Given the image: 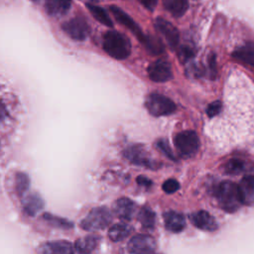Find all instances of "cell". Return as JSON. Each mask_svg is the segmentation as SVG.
<instances>
[{
  "label": "cell",
  "instance_id": "1",
  "mask_svg": "<svg viewBox=\"0 0 254 254\" xmlns=\"http://www.w3.org/2000/svg\"><path fill=\"white\" fill-rule=\"evenodd\" d=\"M102 47L103 50L115 60H125L131 53L129 39L117 31H108L104 34Z\"/></svg>",
  "mask_w": 254,
  "mask_h": 254
},
{
  "label": "cell",
  "instance_id": "2",
  "mask_svg": "<svg viewBox=\"0 0 254 254\" xmlns=\"http://www.w3.org/2000/svg\"><path fill=\"white\" fill-rule=\"evenodd\" d=\"M216 197L220 207L226 212H235L241 206L242 200L240 197L238 185L225 181L222 182L216 191Z\"/></svg>",
  "mask_w": 254,
  "mask_h": 254
},
{
  "label": "cell",
  "instance_id": "3",
  "mask_svg": "<svg viewBox=\"0 0 254 254\" xmlns=\"http://www.w3.org/2000/svg\"><path fill=\"white\" fill-rule=\"evenodd\" d=\"M112 220L111 212L105 206H99L91 209L81 220L80 227L87 231H96L106 228Z\"/></svg>",
  "mask_w": 254,
  "mask_h": 254
},
{
  "label": "cell",
  "instance_id": "4",
  "mask_svg": "<svg viewBox=\"0 0 254 254\" xmlns=\"http://www.w3.org/2000/svg\"><path fill=\"white\" fill-rule=\"evenodd\" d=\"M145 106L149 113L153 116H166L175 112L176 104L169 97L159 94L151 93L147 96Z\"/></svg>",
  "mask_w": 254,
  "mask_h": 254
},
{
  "label": "cell",
  "instance_id": "5",
  "mask_svg": "<svg viewBox=\"0 0 254 254\" xmlns=\"http://www.w3.org/2000/svg\"><path fill=\"white\" fill-rule=\"evenodd\" d=\"M124 157L132 164L148 169H156L157 162L152 158L148 150L142 145H131L123 151Z\"/></svg>",
  "mask_w": 254,
  "mask_h": 254
},
{
  "label": "cell",
  "instance_id": "6",
  "mask_svg": "<svg viewBox=\"0 0 254 254\" xmlns=\"http://www.w3.org/2000/svg\"><path fill=\"white\" fill-rule=\"evenodd\" d=\"M175 145L183 157L190 158L196 153L199 146V140L194 131L187 130L176 135Z\"/></svg>",
  "mask_w": 254,
  "mask_h": 254
},
{
  "label": "cell",
  "instance_id": "7",
  "mask_svg": "<svg viewBox=\"0 0 254 254\" xmlns=\"http://www.w3.org/2000/svg\"><path fill=\"white\" fill-rule=\"evenodd\" d=\"M63 31L74 41H84L90 33L86 20L82 17H74L62 24Z\"/></svg>",
  "mask_w": 254,
  "mask_h": 254
},
{
  "label": "cell",
  "instance_id": "8",
  "mask_svg": "<svg viewBox=\"0 0 254 254\" xmlns=\"http://www.w3.org/2000/svg\"><path fill=\"white\" fill-rule=\"evenodd\" d=\"M127 248L130 253L147 254L156 251L157 243L155 239L150 235L138 234L130 239Z\"/></svg>",
  "mask_w": 254,
  "mask_h": 254
},
{
  "label": "cell",
  "instance_id": "9",
  "mask_svg": "<svg viewBox=\"0 0 254 254\" xmlns=\"http://www.w3.org/2000/svg\"><path fill=\"white\" fill-rule=\"evenodd\" d=\"M109 9H110V12L115 17V19L117 20V22H119L121 25L126 27L129 31H131L136 36V38L142 44H144V42H145V40L147 38V35H145L142 32V30L138 26V24L125 11H123L119 7H117V6H110Z\"/></svg>",
  "mask_w": 254,
  "mask_h": 254
},
{
  "label": "cell",
  "instance_id": "10",
  "mask_svg": "<svg viewBox=\"0 0 254 254\" xmlns=\"http://www.w3.org/2000/svg\"><path fill=\"white\" fill-rule=\"evenodd\" d=\"M155 27L164 36L168 45L172 49H175L178 46L180 41V34L178 29L171 22L165 20L164 18L158 17L155 20Z\"/></svg>",
  "mask_w": 254,
  "mask_h": 254
},
{
  "label": "cell",
  "instance_id": "11",
  "mask_svg": "<svg viewBox=\"0 0 254 254\" xmlns=\"http://www.w3.org/2000/svg\"><path fill=\"white\" fill-rule=\"evenodd\" d=\"M149 77L155 82H165L172 77L171 64L165 60H158L148 67Z\"/></svg>",
  "mask_w": 254,
  "mask_h": 254
},
{
  "label": "cell",
  "instance_id": "12",
  "mask_svg": "<svg viewBox=\"0 0 254 254\" xmlns=\"http://www.w3.org/2000/svg\"><path fill=\"white\" fill-rule=\"evenodd\" d=\"M113 211L120 219L129 221L135 214L136 204L128 197H120L114 202Z\"/></svg>",
  "mask_w": 254,
  "mask_h": 254
},
{
  "label": "cell",
  "instance_id": "13",
  "mask_svg": "<svg viewBox=\"0 0 254 254\" xmlns=\"http://www.w3.org/2000/svg\"><path fill=\"white\" fill-rule=\"evenodd\" d=\"M190 219L195 227L201 230L214 231L217 229V223L215 219L205 210H198L191 213L190 215Z\"/></svg>",
  "mask_w": 254,
  "mask_h": 254
},
{
  "label": "cell",
  "instance_id": "14",
  "mask_svg": "<svg viewBox=\"0 0 254 254\" xmlns=\"http://www.w3.org/2000/svg\"><path fill=\"white\" fill-rule=\"evenodd\" d=\"M40 251L46 254H68L74 252V248L67 241L57 240L44 243L41 246Z\"/></svg>",
  "mask_w": 254,
  "mask_h": 254
},
{
  "label": "cell",
  "instance_id": "15",
  "mask_svg": "<svg viewBox=\"0 0 254 254\" xmlns=\"http://www.w3.org/2000/svg\"><path fill=\"white\" fill-rule=\"evenodd\" d=\"M238 190L243 204L253 205L254 204V177H244L239 185Z\"/></svg>",
  "mask_w": 254,
  "mask_h": 254
},
{
  "label": "cell",
  "instance_id": "16",
  "mask_svg": "<svg viewBox=\"0 0 254 254\" xmlns=\"http://www.w3.org/2000/svg\"><path fill=\"white\" fill-rule=\"evenodd\" d=\"M164 221L166 228L174 233H179L186 227V220L184 215L174 210L165 212Z\"/></svg>",
  "mask_w": 254,
  "mask_h": 254
},
{
  "label": "cell",
  "instance_id": "17",
  "mask_svg": "<svg viewBox=\"0 0 254 254\" xmlns=\"http://www.w3.org/2000/svg\"><path fill=\"white\" fill-rule=\"evenodd\" d=\"M70 6L71 0H45V10L53 17L64 16Z\"/></svg>",
  "mask_w": 254,
  "mask_h": 254
},
{
  "label": "cell",
  "instance_id": "18",
  "mask_svg": "<svg viewBox=\"0 0 254 254\" xmlns=\"http://www.w3.org/2000/svg\"><path fill=\"white\" fill-rule=\"evenodd\" d=\"M100 237L97 235H86L77 239L74 243V252L76 253H89L92 252L98 245Z\"/></svg>",
  "mask_w": 254,
  "mask_h": 254
},
{
  "label": "cell",
  "instance_id": "19",
  "mask_svg": "<svg viewBox=\"0 0 254 254\" xmlns=\"http://www.w3.org/2000/svg\"><path fill=\"white\" fill-rule=\"evenodd\" d=\"M232 56L238 61L254 66V43L247 42L238 49H236Z\"/></svg>",
  "mask_w": 254,
  "mask_h": 254
},
{
  "label": "cell",
  "instance_id": "20",
  "mask_svg": "<svg viewBox=\"0 0 254 254\" xmlns=\"http://www.w3.org/2000/svg\"><path fill=\"white\" fill-rule=\"evenodd\" d=\"M43 206H44V200L42 196L37 192L27 195L23 200L24 211L31 216L38 213L43 208Z\"/></svg>",
  "mask_w": 254,
  "mask_h": 254
},
{
  "label": "cell",
  "instance_id": "21",
  "mask_svg": "<svg viewBox=\"0 0 254 254\" xmlns=\"http://www.w3.org/2000/svg\"><path fill=\"white\" fill-rule=\"evenodd\" d=\"M163 6L172 16L179 18L189 9V0H163Z\"/></svg>",
  "mask_w": 254,
  "mask_h": 254
},
{
  "label": "cell",
  "instance_id": "22",
  "mask_svg": "<svg viewBox=\"0 0 254 254\" xmlns=\"http://www.w3.org/2000/svg\"><path fill=\"white\" fill-rule=\"evenodd\" d=\"M132 231V227L124 222L113 224L108 230V236L112 241L118 242L130 235Z\"/></svg>",
  "mask_w": 254,
  "mask_h": 254
},
{
  "label": "cell",
  "instance_id": "23",
  "mask_svg": "<svg viewBox=\"0 0 254 254\" xmlns=\"http://www.w3.org/2000/svg\"><path fill=\"white\" fill-rule=\"evenodd\" d=\"M138 219L142 225L143 228L151 230L155 227L156 224V214L155 212L148 206H143L139 213H138Z\"/></svg>",
  "mask_w": 254,
  "mask_h": 254
},
{
  "label": "cell",
  "instance_id": "24",
  "mask_svg": "<svg viewBox=\"0 0 254 254\" xmlns=\"http://www.w3.org/2000/svg\"><path fill=\"white\" fill-rule=\"evenodd\" d=\"M86 7L96 21H98L99 23H101L106 27H110V28L113 27L112 20L110 19V17L108 16V14L103 8L93 4H86Z\"/></svg>",
  "mask_w": 254,
  "mask_h": 254
},
{
  "label": "cell",
  "instance_id": "25",
  "mask_svg": "<svg viewBox=\"0 0 254 254\" xmlns=\"http://www.w3.org/2000/svg\"><path fill=\"white\" fill-rule=\"evenodd\" d=\"M143 45L146 47V49L150 53H152L154 55H159V54L163 53V51H164V46L161 43V41L158 38L150 36V35H147V38Z\"/></svg>",
  "mask_w": 254,
  "mask_h": 254
},
{
  "label": "cell",
  "instance_id": "26",
  "mask_svg": "<svg viewBox=\"0 0 254 254\" xmlns=\"http://www.w3.org/2000/svg\"><path fill=\"white\" fill-rule=\"evenodd\" d=\"M30 187V179L25 173H18L15 179V189L19 195H23Z\"/></svg>",
  "mask_w": 254,
  "mask_h": 254
},
{
  "label": "cell",
  "instance_id": "27",
  "mask_svg": "<svg viewBox=\"0 0 254 254\" xmlns=\"http://www.w3.org/2000/svg\"><path fill=\"white\" fill-rule=\"evenodd\" d=\"M43 218L46 219L48 222H50L51 224L57 226V227H60V228H64V229H67V228H70L72 227V223L64 218H62V217H59V216H56V215H53L51 213H45L43 215Z\"/></svg>",
  "mask_w": 254,
  "mask_h": 254
},
{
  "label": "cell",
  "instance_id": "28",
  "mask_svg": "<svg viewBox=\"0 0 254 254\" xmlns=\"http://www.w3.org/2000/svg\"><path fill=\"white\" fill-rule=\"evenodd\" d=\"M244 170V163L238 159H232L224 166V172L230 175L240 174Z\"/></svg>",
  "mask_w": 254,
  "mask_h": 254
},
{
  "label": "cell",
  "instance_id": "29",
  "mask_svg": "<svg viewBox=\"0 0 254 254\" xmlns=\"http://www.w3.org/2000/svg\"><path fill=\"white\" fill-rule=\"evenodd\" d=\"M157 147L164 153V155H165L166 157H168V158L171 159V160H176L175 155L173 154L172 149H171V147H170V145H169V143H168L167 140H165V139L159 140V141L157 142Z\"/></svg>",
  "mask_w": 254,
  "mask_h": 254
},
{
  "label": "cell",
  "instance_id": "30",
  "mask_svg": "<svg viewBox=\"0 0 254 254\" xmlns=\"http://www.w3.org/2000/svg\"><path fill=\"white\" fill-rule=\"evenodd\" d=\"M162 189L166 193H174L180 189V184L175 179H169L164 182Z\"/></svg>",
  "mask_w": 254,
  "mask_h": 254
},
{
  "label": "cell",
  "instance_id": "31",
  "mask_svg": "<svg viewBox=\"0 0 254 254\" xmlns=\"http://www.w3.org/2000/svg\"><path fill=\"white\" fill-rule=\"evenodd\" d=\"M221 108H222V104L219 100H216V101H213L211 103H209L206 107V114L208 117H214L216 115H218L221 111Z\"/></svg>",
  "mask_w": 254,
  "mask_h": 254
},
{
  "label": "cell",
  "instance_id": "32",
  "mask_svg": "<svg viewBox=\"0 0 254 254\" xmlns=\"http://www.w3.org/2000/svg\"><path fill=\"white\" fill-rule=\"evenodd\" d=\"M207 63H208V70H209L210 78L213 79L216 76V58L214 54L209 55Z\"/></svg>",
  "mask_w": 254,
  "mask_h": 254
},
{
  "label": "cell",
  "instance_id": "33",
  "mask_svg": "<svg viewBox=\"0 0 254 254\" xmlns=\"http://www.w3.org/2000/svg\"><path fill=\"white\" fill-rule=\"evenodd\" d=\"M179 55L183 59V61H187V60H189V59H190L194 56V52L190 47L184 46V47L181 48Z\"/></svg>",
  "mask_w": 254,
  "mask_h": 254
},
{
  "label": "cell",
  "instance_id": "34",
  "mask_svg": "<svg viewBox=\"0 0 254 254\" xmlns=\"http://www.w3.org/2000/svg\"><path fill=\"white\" fill-rule=\"evenodd\" d=\"M139 2L148 10L153 11L158 3V0H139Z\"/></svg>",
  "mask_w": 254,
  "mask_h": 254
},
{
  "label": "cell",
  "instance_id": "35",
  "mask_svg": "<svg viewBox=\"0 0 254 254\" xmlns=\"http://www.w3.org/2000/svg\"><path fill=\"white\" fill-rule=\"evenodd\" d=\"M137 183H138V185L143 186V187H145V188H149V187L152 186V181L149 180V179L146 178V177H143V176H139V177L137 178Z\"/></svg>",
  "mask_w": 254,
  "mask_h": 254
},
{
  "label": "cell",
  "instance_id": "36",
  "mask_svg": "<svg viewBox=\"0 0 254 254\" xmlns=\"http://www.w3.org/2000/svg\"><path fill=\"white\" fill-rule=\"evenodd\" d=\"M7 116V110L5 105L3 104V102L0 100V123L6 118Z\"/></svg>",
  "mask_w": 254,
  "mask_h": 254
},
{
  "label": "cell",
  "instance_id": "37",
  "mask_svg": "<svg viewBox=\"0 0 254 254\" xmlns=\"http://www.w3.org/2000/svg\"><path fill=\"white\" fill-rule=\"evenodd\" d=\"M31 1H33V2H38L39 0H31Z\"/></svg>",
  "mask_w": 254,
  "mask_h": 254
}]
</instances>
